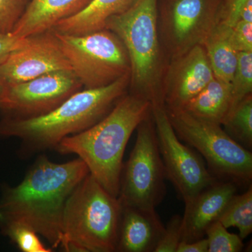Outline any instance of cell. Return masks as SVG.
<instances>
[{"label":"cell","instance_id":"cell-1","mask_svg":"<svg viewBox=\"0 0 252 252\" xmlns=\"http://www.w3.org/2000/svg\"><path fill=\"white\" fill-rule=\"evenodd\" d=\"M89 174L79 158L56 163L45 155L39 156L19 185H1L0 226L26 223L45 238L53 250L60 248L66 202Z\"/></svg>","mask_w":252,"mask_h":252},{"label":"cell","instance_id":"cell-2","mask_svg":"<svg viewBox=\"0 0 252 252\" xmlns=\"http://www.w3.org/2000/svg\"><path fill=\"white\" fill-rule=\"evenodd\" d=\"M130 74L98 89L79 91L44 115L28 119L1 117L0 137L21 140L23 157L55 149L63 139L100 122L128 92Z\"/></svg>","mask_w":252,"mask_h":252},{"label":"cell","instance_id":"cell-3","mask_svg":"<svg viewBox=\"0 0 252 252\" xmlns=\"http://www.w3.org/2000/svg\"><path fill=\"white\" fill-rule=\"evenodd\" d=\"M152 109L148 101L127 92L100 122L63 139L55 149L62 155L76 154L85 162L89 173L118 198L126 146Z\"/></svg>","mask_w":252,"mask_h":252},{"label":"cell","instance_id":"cell-4","mask_svg":"<svg viewBox=\"0 0 252 252\" xmlns=\"http://www.w3.org/2000/svg\"><path fill=\"white\" fill-rule=\"evenodd\" d=\"M104 29L124 43L130 63L129 94L152 107L164 106L162 82L168 61L158 27V0H137L125 12L107 20Z\"/></svg>","mask_w":252,"mask_h":252},{"label":"cell","instance_id":"cell-5","mask_svg":"<svg viewBox=\"0 0 252 252\" xmlns=\"http://www.w3.org/2000/svg\"><path fill=\"white\" fill-rule=\"evenodd\" d=\"M122 205L89 174L67 198L61 246L67 252L117 251Z\"/></svg>","mask_w":252,"mask_h":252},{"label":"cell","instance_id":"cell-6","mask_svg":"<svg viewBox=\"0 0 252 252\" xmlns=\"http://www.w3.org/2000/svg\"><path fill=\"white\" fill-rule=\"evenodd\" d=\"M165 110L177 137L198 151L214 177L238 186L251 185L252 152L233 140L221 125L198 119L182 109Z\"/></svg>","mask_w":252,"mask_h":252},{"label":"cell","instance_id":"cell-7","mask_svg":"<svg viewBox=\"0 0 252 252\" xmlns=\"http://www.w3.org/2000/svg\"><path fill=\"white\" fill-rule=\"evenodd\" d=\"M74 75L86 89H98L130 74L124 43L107 29L80 34L56 32Z\"/></svg>","mask_w":252,"mask_h":252},{"label":"cell","instance_id":"cell-8","mask_svg":"<svg viewBox=\"0 0 252 252\" xmlns=\"http://www.w3.org/2000/svg\"><path fill=\"white\" fill-rule=\"evenodd\" d=\"M136 130L135 146L123 165L118 199L122 206L156 209L166 195V177L152 114Z\"/></svg>","mask_w":252,"mask_h":252},{"label":"cell","instance_id":"cell-9","mask_svg":"<svg viewBox=\"0 0 252 252\" xmlns=\"http://www.w3.org/2000/svg\"><path fill=\"white\" fill-rule=\"evenodd\" d=\"M221 0H158V27L167 61L203 44L220 21Z\"/></svg>","mask_w":252,"mask_h":252},{"label":"cell","instance_id":"cell-10","mask_svg":"<svg viewBox=\"0 0 252 252\" xmlns=\"http://www.w3.org/2000/svg\"><path fill=\"white\" fill-rule=\"evenodd\" d=\"M152 114L165 177L187 203L219 180L206 167L203 157L177 137L165 106L152 107Z\"/></svg>","mask_w":252,"mask_h":252},{"label":"cell","instance_id":"cell-11","mask_svg":"<svg viewBox=\"0 0 252 252\" xmlns=\"http://www.w3.org/2000/svg\"><path fill=\"white\" fill-rule=\"evenodd\" d=\"M82 88L70 70L50 72L8 86L4 98L0 102L1 117L28 119L44 115Z\"/></svg>","mask_w":252,"mask_h":252},{"label":"cell","instance_id":"cell-12","mask_svg":"<svg viewBox=\"0 0 252 252\" xmlns=\"http://www.w3.org/2000/svg\"><path fill=\"white\" fill-rule=\"evenodd\" d=\"M27 38L26 44L0 65V77L6 85L25 82L50 72L72 71L53 30Z\"/></svg>","mask_w":252,"mask_h":252},{"label":"cell","instance_id":"cell-13","mask_svg":"<svg viewBox=\"0 0 252 252\" xmlns=\"http://www.w3.org/2000/svg\"><path fill=\"white\" fill-rule=\"evenodd\" d=\"M214 78L203 46H193L167 63L162 82L164 106L183 109Z\"/></svg>","mask_w":252,"mask_h":252},{"label":"cell","instance_id":"cell-14","mask_svg":"<svg viewBox=\"0 0 252 252\" xmlns=\"http://www.w3.org/2000/svg\"><path fill=\"white\" fill-rule=\"evenodd\" d=\"M238 187L233 182L217 180L185 203L182 241L189 243L205 238L207 228L218 220Z\"/></svg>","mask_w":252,"mask_h":252},{"label":"cell","instance_id":"cell-15","mask_svg":"<svg viewBox=\"0 0 252 252\" xmlns=\"http://www.w3.org/2000/svg\"><path fill=\"white\" fill-rule=\"evenodd\" d=\"M164 228L156 209L122 206L116 252H154Z\"/></svg>","mask_w":252,"mask_h":252},{"label":"cell","instance_id":"cell-16","mask_svg":"<svg viewBox=\"0 0 252 252\" xmlns=\"http://www.w3.org/2000/svg\"><path fill=\"white\" fill-rule=\"evenodd\" d=\"M91 0H31L11 34L21 38L51 31L59 21L80 12Z\"/></svg>","mask_w":252,"mask_h":252},{"label":"cell","instance_id":"cell-17","mask_svg":"<svg viewBox=\"0 0 252 252\" xmlns=\"http://www.w3.org/2000/svg\"><path fill=\"white\" fill-rule=\"evenodd\" d=\"M137 0H91L80 12L59 21L53 28L56 32L80 35L104 30L112 16L130 9Z\"/></svg>","mask_w":252,"mask_h":252},{"label":"cell","instance_id":"cell-18","mask_svg":"<svg viewBox=\"0 0 252 252\" xmlns=\"http://www.w3.org/2000/svg\"><path fill=\"white\" fill-rule=\"evenodd\" d=\"M231 104L230 83L215 77L182 109L198 119L222 125L231 108Z\"/></svg>","mask_w":252,"mask_h":252},{"label":"cell","instance_id":"cell-19","mask_svg":"<svg viewBox=\"0 0 252 252\" xmlns=\"http://www.w3.org/2000/svg\"><path fill=\"white\" fill-rule=\"evenodd\" d=\"M230 26L218 22L202 44L215 77L227 83L231 81L238 58L230 42Z\"/></svg>","mask_w":252,"mask_h":252},{"label":"cell","instance_id":"cell-20","mask_svg":"<svg viewBox=\"0 0 252 252\" xmlns=\"http://www.w3.org/2000/svg\"><path fill=\"white\" fill-rule=\"evenodd\" d=\"M225 228L234 227L242 240L252 233V187L245 193H235L227 203L218 220Z\"/></svg>","mask_w":252,"mask_h":252},{"label":"cell","instance_id":"cell-21","mask_svg":"<svg viewBox=\"0 0 252 252\" xmlns=\"http://www.w3.org/2000/svg\"><path fill=\"white\" fill-rule=\"evenodd\" d=\"M225 132L244 148H252V94L247 96L229 113L222 124Z\"/></svg>","mask_w":252,"mask_h":252},{"label":"cell","instance_id":"cell-22","mask_svg":"<svg viewBox=\"0 0 252 252\" xmlns=\"http://www.w3.org/2000/svg\"><path fill=\"white\" fill-rule=\"evenodd\" d=\"M1 233L9 238L23 252H51L53 249L44 245L37 233L32 227L20 222L7 223L0 226Z\"/></svg>","mask_w":252,"mask_h":252},{"label":"cell","instance_id":"cell-23","mask_svg":"<svg viewBox=\"0 0 252 252\" xmlns=\"http://www.w3.org/2000/svg\"><path fill=\"white\" fill-rule=\"evenodd\" d=\"M230 84L231 109L247 96L252 94V51L238 53V63Z\"/></svg>","mask_w":252,"mask_h":252},{"label":"cell","instance_id":"cell-24","mask_svg":"<svg viewBox=\"0 0 252 252\" xmlns=\"http://www.w3.org/2000/svg\"><path fill=\"white\" fill-rule=\"evenodd\" d=\"M219 220L209 225L205 232L208 242L207 252H240L243 249V240L239 235L228 231Z\"/></svg>","mask_w":252,"mask_h":252},{"label":"cell","instance_id":"cell-25","mask_svg":"<svg viewBox=\"0 0 252 252\" xmlns=\"http://www.w3.org/2000/svg\"><path fill=\"white\" fill-rule=\"evenodd\" d=\"M31 0H0V33H12Z\"/></svg>","mask_w":252,"mask_h":252},{"label":"cell","instance_id":"cell-26","mask_svg":"<svg viewBox=\"0 0 252 252\" xmlns=\"http://www.w3.org/2000/svg\"><path fill=\"white\" fill-rule=\"evenodd\" d=\"M182 217L174 215L164 228L154 252H177L182 241Z\"/></svg>","mask_w":252,"mask_h":252},{"label":"cell","instance_id":"cell-27","mask_svg":"<svg viewBox=\"0 0 252 252\" xmlns=\"http://www.w3.org/2000/svg\"><path fill=\"white\" fill-rule=\"evenodd\" d=\"M230 44L238 53L252 51V23L238 20L230 27Z\"/></svg>","mask_w":252,"mask_h":252},{"label":"cell","instance_id":"cell-28","mask_svg":"<svg viewBox=\"0 0 252 252\" xmlns=\"http://www.w3.org/2000/svg\"><path fill=\"white\" fill-rule=\"evenodd\" d=\"M248 0H221L220 21L232 27L239 20L240 11Z\"/></svg>","mask_w":252,"mask_h":252},{"label":"cell","instance_id":"cell-29","mask_svg":"<svg viewBox=\"0 0 252 252\" xmlns=\"http://www.w3.org/2000/svg\"><path fill=\"white\" fill-rule=\"evenodd\" d=\"M27 37H18L11 33H0V65L8 59L14 51L22 47L27 41Z\"/></svg>","mask_w":252,"mask_h":252},{"label":"cell","instance_id":"cell-30","mask_svg":"<svg viewBox=\"0 0 252 252\" xmlns=\"http://www.w3.org/2000/svg\"><path fill=\"white\" fill-rule=\"evenodd\" d=\"M208 242L207 238H203L195 241L187 243L181 241L177 252H207Z\"/></svg>","mask_w":252,"mask_h":252},{"label":"cell","instance_id":"cell-31","mask_svg":"<svg viewBox=\"0 0 252 252\" xmlns=\"http://www.w3.org/2000/svg\"><path fill=\"white\" fill-rule=\"evenodd\" d=\"M239 20L252 23V0H248L240 11Z\"/></svg>","mask_w":252,"mask_h":252},{"label":"cell","instance_id":"cell-32","mask_svg":"<svg viewBox=\"0 0 252 252\" xmlns=\"http://www.w3.org/2000/svg\"><path fill=\"white\" fill-rule=\"evenodd\" d=\"M7 85L5 84L4 81L0 77V102L4 98V94H6V89H7Z\"/></svg>","mask_w":252,"mask_h":252}]
</instances>
